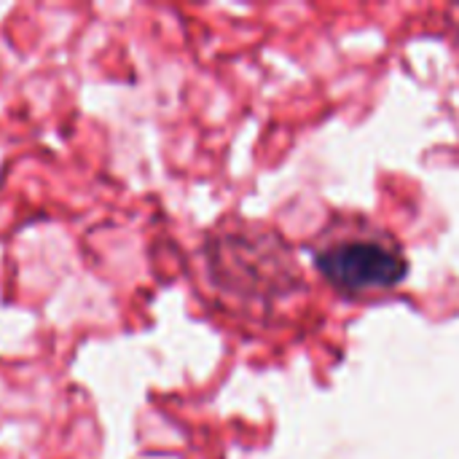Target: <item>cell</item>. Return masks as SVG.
I'll list each match as a JSON object with an SVG mask.
<instances>
[{
	"label": "cell",
	"mask_w": 459,
	"mask_h": 459,
	"mask_svg": "<svg viewBox=\"0 0 459 459\" xmlns=\"http://www.w3.org/2000/svg\"><path fill=\"white\" fill-rule=\"evenodd\" d=\"M315 269L347 299L398 288L409 274L403 245L366 215H333L309 245Z\"/></svg>",
	"instance_id": "6da1fadb"
}]
</instances>
